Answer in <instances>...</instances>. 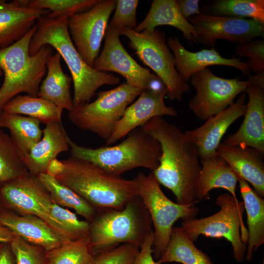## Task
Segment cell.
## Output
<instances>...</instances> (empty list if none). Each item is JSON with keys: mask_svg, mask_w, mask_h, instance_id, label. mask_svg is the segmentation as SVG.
I'll use <instances>...</instances> for the list:
<instances>
[{"mask_svg": "<svg viewBox=\"0 0 264 264\" xmlns=\"http://www.w3.org/2000/svg\"><path fill=\"white\" fill-rule=\"evenodd\" d=\"M142 127L161 146L159 164L152 172L158 183L173 193L176 203L195 204L201 166L194 142L178 127L161 116L152 118Z\"/></svg>", "mask_w": 264, "mask_h": 264, "instance_id": "cell-1", "label": "cell"}, {"mask_svg": "<svg viewBox=\"0 0 264 264\" xmlns=\"http://www.w3.org/2000/svg\"><path fill=\"white\" fill-rule=\"evenodd\" d=\"M67 19L53 20L46 14L42 16L37 22V29L30 41L29 53L33 55L41 47L48 44L60 54L71 74L73 109L89 103L100 87L117 85L121 79L111 73L94 69L83 60L71 39Z\"/></svg>", "mask_w": 264, "mask_h": 264, "instance_id": "cell-2", "label": "cell"}, {"mask_svg": "<svg viewBox=\"0 0 264 264\" xmlns=\"http://www.w3.org/2000/svg\"><path fill=\"white\" fill-rule=\"evenodd\" d=\"M65 168L55 178L97 211L121 209L137 195L138 181L112 175L98 165L72 155L61 160Z\"/></svg>", "mask_w": 264, "mask_h": 264, "instance_id": "cell-3", "label": "cell"}, {"mask_svg": "<svg viewBox=\"0 0 264 264\" xmlns=\"http://www.w3.org/2000/svg\"><path fill=\"white\" fill-rule=\"evenodd\" d=\"M152 225L150 214L138 196L121 209L97 211L89 223L90 252L94 257L127 243L140 247Z\"/></svg>", "mask_w": 264, "mask_h": 264, "instance_id": "cell-4", "label": "cell"}, {"mask_svg": "<svg viewBox=\"0 0 264 264\" xmlns=\"http://www.w3.org/2000/svg\"><path fill=\"white\" fill-rule=\"evenodd\" d=\"M71 155L95 164L117 176L128 171L144 168L154 172L161 155L158 141L143 127L131 132L120 143L91 148L79 145L68 138Z\"/></svg>", "mask_w": 264, "mask_h": 264, "instance_id": "cell-5", "label": "cell"}, {"mask_svg": "<svg viewBox=\"0 0 264 264\" xmlns=\"http://www.w3.org/2000/svg\"><path fill=\"white\" fill-rule=\"evenodd\" d=\"M37 29L36 23L19 41L0 49V68L4 73L0 88V112L9 100L20 93L34 97L38 95L54 48L45 44L34 55L29 54L30 42Z\"/></svg>", "mask_w": 264, "mask_h": 264, "instance_id": "cell-6", "label": "cell"}, {"mask_svg": "<svg viewBox=\"0 0 264 264\" xmlns=\"http://www.w3.org/2000/svg\"><path fill=\"white\" fill-rule=\"evenodd\" d=\"M215 203L220 207L217 213L205 218L183 220L180 227L193 242L200 235L225 239L233 247L234 259L241 263L245 258L248 239L243 221V202L226 193L219 195Z\"/></svg>", "mask_w": 264, "mask_h": 264, "instance_id": "cell-7", "label": "cell"}, {"mask_svg": "<svg viewBox=\"0 0 264 264\" xmlns=\"http://www.w3.org/2000/svg\"><path fill=\"white\" fill-rule=\"evenodd\" d=\"M119 31L121 35L129 40V46L139 59L161 80L169 100L180 101L184 93L189 90L190 85L182 80L176 68L174 57L167 45L165 33L156 28L137 32L124 27Z\"/></svg>", "mask_w": 264, "mask_h": 264, "instance_id": "cell-8", "label": "cell"}, {"mask_svg": "<svg viewBox=\"0 0 264 264\" xmlns=\"http://www.w3.org/2000/svg\"><path fill=\"white\" fill-rule=\"evenodd\" d=\"M136 177L137 195L147 209L154 227V258L158 259L168 246L175 222L179 219L195 218L199 210L195 204H181L168 198L152 172L148 175L141 172Z\"/></svg>", "mask_w": 264, "mask_h": 264, "instance_id": "cell-9", "label": "cell"}, {"mask_svg": "<svg viewBox=\"0 0 264 264\" xmlns=\"http://www.w3.org/2000/svg\"><path fill=\"white\" fill-rule=\"evenodd\" d=\"M142 92L124 82L114 88L99 91L94 101L72 109L68 117L79 129L91 132L106 141L127 107Z\"/></svg>", "mask_w": 264, "mask_h": 264, "instance_id": "cell-10", "label": "cell"}, {"mask_svg": "<svg viewBox=\"0 0 264 264\" xmlns=\"http://www.w3.org/2000/svg\"><path fill=\"white\" fill-rule=\"evenodd\" d=\"M0 203L4 209L21 215L36 216L70 242L62 224L51 214L53 201L36 176L30 174L13 179L0 188Z\"/></svg>", "mask_w": 264, "mask_h": 264, "instance_id": "cell-11", "label": "cell"}, {"mask_svg": "<svg viewBox=\"0 0 264 264\" xmlns=\"http://www.w3.org/2000/svg\"><path fill=\"white\" fill-rule=\"evenodd\" d=\"M190 79L196 94L189 108L198 118L205 121L232 105L235 98L250 84L249 80L220 77L208 67L195 73Z\"/></svg>", "mask_w": 264, "mask_h": 264, "instance_id": "cell-12", "label": "cell"}, {"mask_svg": "<svg viewBox=\"0 0 264 264\" xmlns=\"http://www.w3.org/2000/svg\"><path fill=\"white\" fill-rule=\"evenodd\" d=\"M120 35L118 30L108 25L104 47L92 68L98 71L118 73L125 78L127 85L142 91L164 86L155 74L141 66L129 55L120 40Z\"/></svg>", "mask_w": 264, "mask_h": 264, "instance_id": "cell-13", "label": "cell"}, {"mask_svg": "<svg viewBox=\"0 0 264 264\" xmlns=\"http://www.w3.org/2000/svg\"><path fill=\"white\" fill-rule=\"evenodd\" d=\"M115 6L116 0H98L91 8L67 19L71 39L81 58L92 67Z\"/></svg>", "mask_w": 264, "mask_h": 264, "instance_id": "cell-14", "label": "cell"}, {"mask_svg": "<svg viewBox=\"0 0 264 264\" xmlns=\"http://www.w3.org/2000/svg\"><path fill=\"white\" fill-rule=\"evenodd\" d=\"M187 21L195 28L198 42L208 47L216 45L218 39L238 45L264 35V23L251 19L201 13L189 17Z\"/></svg>", "mask_w": 264, "mask_h": 264, "instance_id": "cell-15", "label": "cell"}, {"mask_svg": "<svg viewBox=\"0 0 264 264\" xmlns=\"http://www.w3.org/2000/svg\"><path fill=\"white\" fill-rule=\"evenodd\" d=\"M166 94L167 89L164 85L142 91L138 99L127 107L112 134L106 141V145L115 143L154 117L164 115L176 117L177 111L165 103Z\"/></svg>", "mask_w": 264, "mask_h": 264, "instance_id": "cell-16", "label": "cell"}, {"mask_svg": "<svg viewBox=\"0 0 264 264\" xmlns=\"http://www.w3.org/2000/svg\"><path fill=\"white\" fill-rule=\"evenodd\" d=\"M247 95L242 92L237 101L221 112L208 118L199 127L184 133L197 147L200 160L214 156L220 140L229 126L244 115L246 108Z\"/></svg>", "mask_w": 264, "mask_h": 264, "instance_id": "cell-17", "label": "cell"}, {"mask_svg": "<svg viewBox=\"0 0 264 264\" xmlns=\"http://www.w3.org/2000/svg\"><path fill=\"white\" fill-rule=\"evenodd\" d=\"M244 92L248 99L243 120L237 132L222 143L247 146L264 153V87L250 83Z\"/></svg>", "mask_w": 264, "mask_h": 264, "instance_id": "cell-18", "label": "cell"}, {"mask_svg": "<svg viewBox=\"0 0 264 264\" xmlns=\"http://www.w3.org/2000/svg\"><path fill=\"white\" fill-rule=\"evenodd\" d=\"M167 44L173 53L176 68L185 83L193 74L210 66H231L237 68L244 75L250 73L249 66L245 62L241 61V58H225L214 48L191 52L182 45L177 37H169Z\"/></svg>", "mask_w": 264, "mask_h": 264, "instance_id": "cell-19", "label": "cell"}, {"mask_svg": "<svg viewBox=\"0 0 264 264\" xmlns=\"http://www.w3.org/2000/svg\"><path fill=\"white\" fill-rule=\"evenodd\" d=\"M0 223L14 235L46 252L69 242L44 220L34 215H20L4 209L0 211Z\"/></svg>", "mask_w": 264, "mask_h": 264, "instance_id": "cell-20", "label": "cell"}, {"mask_svg": "<svg viewBox=\"0 0 264 264\" xmlns=\"http://www.w3.org/2000/svg\"><path fill=\"white\" fill-rule=\"evenodd\" d=\"M48 13L47 10L27 6L24 0H0V49L22 38L42 16Z\"/></svg>", "mask_w": 264, "mask_h": 264, "instance_id": "cell-21", "label": "cell"}, {"mask_svg": "<svg viewBox=\"0 0 264 264\" xmlns=\"http://www.w3.org/2000/svg\"><path fill=\"white\" fill-rule=\"evenodd\" d=\"M218 154L224 159L238 176L264 197V153L247 146H229L220 143Z\"/></svg>", "mask_w": 264, "mask_h": 264, "instance_id": "cell-22", "label": "cell"}, {"mask_svg": "<svg viewBox=\"0 0 264 264\" xmlns=\"http://www.w3.org/2000/svg\"><path fill=\"white\" fill-rule=\"evenodd\" d=\"M69 136L62 122H54L45 125L43 136L30 152L22 157L29 173L37 176L45 173L50 163L59 154L70 150Z\"/></svg>", "mask_w": 264, "mask_h": 264, "instance_id": "cell-23", "label": "cell"}, {"mask_svg": "<svg viewBox=\"0 0 264 264\" xmlns=\"http://www.w3.org/2000/svg\"><path fill=\"white\" fill-rule=\"evenodd\" d=\"M159 25H170L180 30L189 44L198 42L193 25L182 15L176 0H154L144 20L133 29L153 30Z\"/></svg>", "mask_w": 264, "mask_h": 264, "instance_id": "cell-24", "label": "cell"}, {"mask_svg": "<svg viewBox=\"0 0 264 264\" xmlns=\"http://www.w3.org/2000/svg\"><path fill=\"white\" fill-rule=\"evenodd\" d=\"M200 161L198 200L207 198L215 188L224 189L237 198L236 189L239 177L226 161L218 154Z\"/></svg>", "mask_w": 264, "mask_h": 264, "instance_id": "cell-25", "label": "cell"}, {"mask_svg": "<svg viewBox=\"0 0 264 264\" xmlns=\"http://www.w3.org/2000/svg\"><path fill=\"white\" fill-rule=\"evenodd\" d=\"M238 181L247 214L248 239L245 258L249 262L255 251L264 243V199L246 181L239 178Z\"/></svg>", "mask_w": 264, "mask_h": 264, "instance_id": "cell-26", "label": "cell"}, {"mask_svg": "<svg viewBox=\"0 0 264 264\" xmlns=\"http://www.w3.org/2000/svg\"><path fill=\"white\" fill-rule=\"evenodd\" d=\"M61 60L57 52L50 57L46 65L47 74L40 85L38 96L69 111L73 107L70 93L72 78L64 72Z\"/></svg>", "mask_w": 264, "mask_h": 264, "instance_id": "cell-27", "label": "cell"}, {"mask_svg": "<svg viewBox=\"0 0 264 264\" xmlns=\"http://www.w3.org/2000/svg\"><path fill=\"white\" fill-rule=\"evenodd\" d=\"M38 120L28 116L0 112V128L7 129L21 157L27 155L43 136Z\"/></svg>", "mask_w": 264, "mask_h": 264, "instance_id": "cell-28", "label": "cell"}, {"mask_svg": "<svg viewBox=\"0 0 264 264\" xmlns=\"http://www.w3.org/2000/svg\"><path fill=\"white\" fill-rule=\"evenodd\" d=\"M63 110L42 97L17 95L9 100L2 111L7 113L24 115L35 118L45 125L62 122Z\"/></svg>", "mask_w": 264, "mask_h": 264, "instance_id": "cell-29", "label": "cell"}, {"mask_svg": "<svg viewBox=\"0 0 264 264\" xmlns=\"http://www.w3.org/2000/svg\"><path fill=\"white\" fill-rule=\"evenodd\" d=\"M37 177L48 192L53 203L62 207L74 210L89 223L92 221L97 210L86 199L60 183L54 176L41 173Z\"/></svg>", "mask_w": 264, "mask_h": 264, "instance_id": "cell-30", "label": "cell"}, {"mask_svg": "<svg viewBox=\"0 0 264 264\" xmlns=\"http://www.w3.org/2000/svg\"><path fill=\"white\" fill-rule=\"evenodd\" d=\"M180 227H173L170 240L162 255L158 259L163 263L182 264H214L209 257L198 249Z\"/></svg>", "mask_w": 264, "mask_h": 264, "instance_id": "cell-31", "label": "cell"}, {"mask_svg": "<svg viewBox=\"0 0 264 264\" xmlns=\"http://www.w3.org/2000/svg\"><path fill=\"white\" fill-rule=\"evenodd\" d=\"M201 13L215 16L248 17L264 23V0H216L205 6Z\"/></svg>", "mask_w": 264, "mask_h": 264, "instance_id": "cell-32", "label": "cell"}, {"mask_svg": "<svg viewBox=\"0 0 264 264\" xmlns=\"http://www.w3.org/2000/svg\"><path fill=\"white\" fill-rule=\"evenodd\" d=\"M29 174L10 135L0 128V188L13 179Z\"/></svg>", "mask_w": 264, "mask_h": 264, "instance_id": "cell-33", "label": "cell"}, {"mask_svg": "<svg viewBox=\"0 0 264 264\" xmlns=\"http://www.w3.org/2000/svg\"><path fill=\"white\" fill-rule=\"evenodd\" d=\"M92 256L87 238L63 244L46 254V264H89Z\"/></svg>", "mask_w": 264, "mask_h": 264, "instance_id": "cell-34", "label": "cell"}, {"mask_svg": "<svg viewBox=\"0 0 264 264\" xmlns=\"http://www.w3.org/2000/svg\"><path fill=\"white\" fill-rule=\"evenodd\" d=\"M31 8L47 10L46 16L53 20L68 18L93 7L98 0H24Z\"/></svg>", "mask_w": 264, "mask_h": 264, "instance_id": "cell-35", "label": "cell"}, {"mask_svg": "<svg viewBox=\"0 0 264 264\" xmlns=\"http://www.w3.org/2000/svg\"><path fill=\"white\" fill-rule=\"evenodd\" d=\"M51 214L62 224L70 242L88 237L89 222L80 220L75 214L68 209L53 203Z\"/></svg>", "mask_w": 264, "mask_h": 264, "instance_id": "cell-36", "label": "cell"}, {"mask_svg": "<svg viewBox=\"0 0 264 264\" xmlns=\"http://www.w3.org/2000/svg\"><path fill=\"white\" fill-rule=\"evenodd\" d=\"M16 264H46L43 249L14 235L10 243Z\"/></svg>", "mask_w": 264, "mask_h": 264, "instance_id": "cell-37", "label": "cell"}, {"mask_svg": "<svg viewBox=\"0 0 264 264\" xmlns=\"http://www.w3.org/2000/svg\"><path fill=\"white\" fill-rule=\"evenodd\" d=\"M139 247L124 243L94 256L89 264H132Z\"/></svg>", "mask_w": 264, "mask_h": 264, "instance_id": "cell-38", "label": "cell"}, {"mask_svg": "<svg viewBox=\"0 0 264 264\" xmlns=\"http://www.w3.org/2000/svg\"><path fill=\"white\" fill-rule=\"evenodd\" d=\"M138 3V0H116L115 12L108 25L118 30L124 27L135 29L138 26L136 11Z\"/></svg>", "mask_w": 264, "mask_h": 264, "instance_id": "cell-39", "label": "cell"}, {"mask_svg": "<svg viewBox=\"0 0 264 264\" xmlns=\"http://www.w3.org/2000/svg\"><path fill=\"white\" fill-rule=\"evenodd\" d=\"M235 51L237 56L248 58L245 62L249 66L250 71L257 73L264 70V40H252L238 44Z\"/></svg>", "mask_w": 264, "mask_h": 264, "instance_id": "cell-40", "label": "cell"}, {"mask_svg": "<svg viewBox=\"0 0 264 264\" xmlns=\"http://www.w3.org/2000/svg\"><path fill=\"white\" fill-rule=\"evenodd\" d=\"M154 233L153 230L145 239L139 248L132 264H160L154 261L153 257Z\"/></svg>", "mask_w": 264, "mask_h": 264, "instance_id": "cell-41", "label": "cell"}, {"mask_svg": "<svg viewBox=\"0 0 264 264\" xmlns=\"http://www.w3.org/2000/svg\"><path fill=\"white\" fill-rule=\"evenodd\" d=\"M176 1L180 13L186 20L192 16L201 14L198 0H176Z\"/></svg>", "mask_w": 264, "mask_h": 264, "instance_id": "cell-42", "label": "cell"}, {"mask_svg": "<svg viewBox=\"0 0 264 264\" xmlns=\"http://www.w3.org/2000/svg\"><path fill=\"white\" fill-rule=\"evenodd\" d=\"M0 264H16L10 243L0 242Z\"/></svg>", "mask_w": 264, "mask_h": 264, "instance_id": "cell-43", "label": "cell"}, {"mask_svg": "<svg viewBox=\"0 0 264 264\" xmlns=\"http://www.w3.org/2000/svg\"><path fill=\"white\" fill-rule=\"evenodd\" d=\"M65 168L64 165L61 160L57 158L52 161L48 166L46 173L48 175L56 177L61 174Z\"/></svg>", "mask_w": 264, "mask_h": 264, "instance_id": "cell-44", "label": "cell"}, {"mask_svg": "<svg viewBox=\"0 0 264 264\" xmlns=\"http://www.w3.org/2000/svg\"><path fill=\"white\" fill-rule=\"evenodd\" d=\"M14 234L0 223V242L10 243Z\"/></svg>", "mask_w": 264, "mask_h": 264, "instance_id": "cell-45", "label": "cell"}, {"mask_svg": "<svg viewBox=\"0 0 264 264\" xmlns=\"http://www.w3.org/2000/svg\"><path fill=\"white\" fill-rule=\"evenodd\" d=\"M251 83L264 87V70L255 73V74L250 75L248 80Z\"/></svg>", "mask_w": 264, "mask_h": 264, "instance_id": "cell-46", "label": "cell"}, {"mask_svg": "<svg viewBox=\"0 0 264 264\" xmlns=\"http://www.w3.org/2000/svg\"><path fill=\"white\" fill-rule=\"evenodd\" d=\"M3 210H4V209L3 208V207H2L0 203V211Z\"/></svg>", "mask_w": 264, "mask_h": 264, "instance_id": "cell-47", "label": "cell"}, {"mask_svg": "<svg viewBox=\"0 0 264 264\" xmlns=\"http://www.w3.org/2000/svg\"><path fill=\"white\" fill-rule=\"evenodd\" d=\"M2 71L1 69L0 68V77L1 75H2Z\"/></svg>", "mask_w": 264, "mask_h": 264, "instance_id": "cell-48", "label": "cell"}, {"mask_svg": "<svg viewBox=\"0 0 264 264\" xmlns=\"http://www.w3.org/2000/svg\"><path fill=\"white\" fill-rule=\"evenodd\" d=\"M263 264H264V260H263Z\"/></svg>", "mask_w": 264, "mask_h": 264, "instance_id": "cell-49", "label": "cell"}]
</instances>
